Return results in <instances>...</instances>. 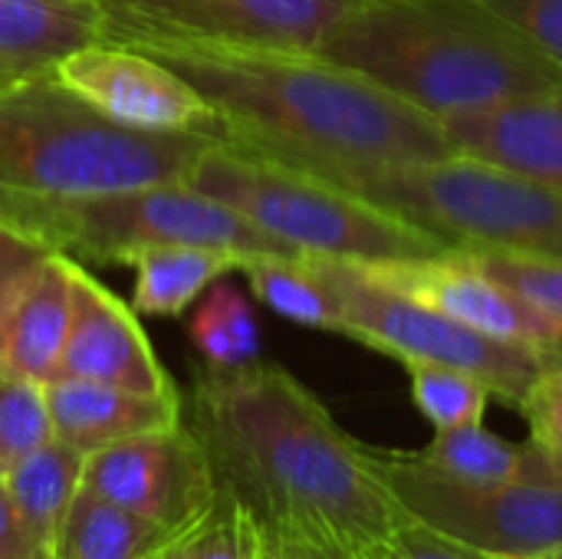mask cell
I'll use <instances>...</instances> for the list:
<instances>
[{"label":"cell","instance_id":"7402d4cb","mask_svg":"<svg viewBox=\"0 0 562 559\" xmlns=\"http://www.w3.org/2000/svg\"><path fill=\"white\" fill-rule=\"evenodd\" d=\"M175 537L181 534H168L165 527L79 488L53 559H155Z\"/></svg>","mask_w":562,"mask_h":559},{"label":"cell","instance_id":"7a4b0ae2","mask_svg":"<svg viewBox=\"0 0 562 559\" xmlns=\"http://www.w3.org/2000/svg\"><path fill=\"white\" fill-rule=\"evenodd\" d=\"M191 82L214 112L217 142L323 178L458 155L441 122L379 82L293 49L135 46Z\"/></svg>","mask_w":562,"mask_h":559},{"label":"cell","instance_id":"4dcf8cb0","mask_svg":"<svg viewBox=\"0 0 562 559\" xmlns=\"http://www.w3.org/2000/svg\"><path fill=\"white\" fill-rule=\"evenodd\" d=\"M356 559H487L481 557L477 550H468L408 517H402V524L382 540L375 544L369 554Z\"/></svg>","mask_w":562,"mask_h":559},{"label":"cell","instance_id":"d4e9b609","mask_svg":"<svg viewBox=\"0 0 562 559\" xmlns=\"http://www.w3.org/2000/svg\"><path fill=\"white\" fill-rule=\"evenodd\" d=\"M408 372H412V399L438 432L484 422V412L494 399V389L484 379L438 362H412Z\"/></svg>","mask_w":562,"mask_h":559},{"label":"cell","instance_id":"8fae6325","mask_svg":"<svg viewBox=\"0 0 562 559\" xmlns=\"http://www.w3.org/2000/svg\"><path fill=\"white\" fill-rule=\"evenodd\" d=\"M82 488L168 534L191 530L217 494L207 455L184 422L89 455Z\"/></svg>","mask_w":562,"mask_h":559},{"label":"cell","instance_id":"603a6c76","mask_svg":"<svg viewBox=\"0 0 562 559\" xmlns=\"http://www.w3.org/2000/svg\"><path fill=\"white\" fill-rule=\"evenodd\" d=\"M194 349L214 369L247 366L260 356V326L244 290L234 283H214L188 320Z\"/></svg>","mask_w":562,"mask_h":559},{"label":"cell","instance_id":"1f68e13d","mask_svg":"<svg viewBox=\"0 0 562 559\" xmlns=\"http://www.w3.org/2000/svg\"><path fill=\"white\" fill-rule=\"evenodd\" d=\"M46 257L49 250L43 244L0 221V306L33 277V270Z\"/></svg>","mask_w":562,"mask_h":559},{"label":"cell","instance_id":"277c9868","mask_svg":"<svg viewBox=\"0 0 562 559\" xmlns=\"http://www.w3.org/2000/svg\"><path fill=\"white\" fill-rule=\"evenodd\" d=\"M204 132H138L102 119L43 76L0 89V188L72 194L188 181L214 145Z\"/></svg>","mask_w":562,"mask_h":559},{"label":"cell","instance_id":"52a82bcc","mask_svg":"<svg viewBox=\"0 0 562 559\" xmlns=\"http://www.w3.org/2000/svg\"><path fill=\"white\" fill-rule=\"evenodd\" d=\"M336 185L428 227L451 247H494L562 260V188L451 155L441 161L372 168Z\"/></svg>","mask_w":562,"mask_h":559},{"label":"cell","instance_id":"ba28073f","mask_svg":"<svg viewBox=\"0 0 562 559\" xmlns=\"http://www.w3.org/2000/svg\"><path fill=\"white\" fill-rule=\"evenodd\" d=\"M300 260L306 273L329 293L339 313V333L405 366L438 362L464 369L484 379L497 399L524 409L540 372L557 362L530 346L484 336L425 303L395 293L369 280L352 260L319 254H303Z\"/></svg>","mask_w":562,"mask_h":559},{"label":"cell","instance_id":"7c38bea8","mask_svg":"<svg viewBox=\"0 0 562 559\" xmlns=\"http://www.w3.org/2000/svg\"><path fill=\"white\" fill-rule=\"evenodd\" d=\"M53 76L115 125L138 132H204L217 138V122L204 96L145 49L95 40L66 53Z\"/></svg>","mask_w":562,"mask_h":559},{"label":"cell","instance_id":"d590c367","mask_svg":"<svg viewBox=\"0 0 562 559\" xmlns=\"http://www.w3.org/2000/svg\"><path fill=\"white\" fill-rule=\"evenodd\" d=\"M524 559H562V547H553V550H547V554H537V557H524Z\"/></svg>","mask_w":562,"mask_h":559},{"label":"cell","instance_id":"d6a6232c","mask_svg":"<svg viewBox=\"0 0 562 559\" xmlns=\"http://www.w3.org/2000/svg\"><path fill=\"white\" fill-rule=\"evenodd\" d=\"M0 559H49L20 524L3 484H0Z\"/></svg>","mask_w":562,"mask_h":559},{"label":"cell","instance_id":"4316f807","mask_svg":"<svg viewBox=\"0 0 562 559\" xmlns=\"http://www.w3.org/2000/svg\"><path fill=\"white\" fill-rule=\"evenodd\" d=\"M53 438L46 385L0 372V474Z\"/></svg>","mask_w":562,"mask_h":559},{"label":"cell","instance_id":"4fadbf2b","mask_svg":"<svg viewBox=\"0 0 562 559\" xmlns=\"http://www.w3.org/2000/svg\"><path fill=\"white\" fill-rule=\"evenodd\" d=\"M356 264V260H352ZM369 280L425 303L484 336L530 346L550 359H562V326L527 306L504 283L474 267L458 247L422 260L356 264Z\"/></svg>","mask_w":562,"mask_h":559},{"label":"cell","instance_id":"74e56055","mask_svg":"<svg viewBox=\"0 0 562 559\" xmlns=\"http://www.w3.org/2000/svg\"><path fill=\"white\" fill-rule=\"evenodd\" d=\"M260 557H263V554H260Z\"/></svg>","mask_w":562,"mask_h":559},{"label":"cell","instance_id":"8992f818","mask_svg":"<svg viewBox=\"0 0 562 559\" xmlns=\"http://www.w3.org/2000/svg\"><path fill=\"white\" fill-rule=\"evenodd\" d=\"M188 188L234 208L293 250L379 264L451 250L428 227L306 168L214 142L191 168Z\"/></svg>","mask_w":562,"mask_h":559},{"label":"cell","instance_id":"8d00e7d4","mask_svg":"<svg viewBox=\"0 0 562 559\" xmlns=\"http://www.w3.org/2000/svg\"><path fill=\"white\" fill-rule=\"evenodd\" d=\"M260 559H267V554H263V557H260Z\"/></svg>","mask_w":562,"mask_h":559},{"label":"cell","instance_id":"2e32d148","mask_svg":"<svg viewBox=\"0 0 562 559\" xmlns=\"http://www.w3.org/2000/svg\"><path fill=\"white\" fill-rule=\"evenodd\" d=\"M53 438L79 455H95L109 445L165 432L184 422V395H145L89 379H53L46 385Z\"/></svg>","mask_w":562,"mask_h":559},{"label":"cell","instance_id":"836d02e7","mask_svg":"<svg viewBox=\"0 0 562 559\" xmlns=\"http://www.w3.org/2000/svg\"><path fill=\"white\" fill-rule=\"evenodd\" d=\"M263 554L267 559H349L319 550V547H310V544H263Z\"/></svg>","mask_w":562,"mask_h":559},{"label":"cell","instance_id":"83f0119b","mask_svg":"<svg viewBox=\"0 0 562 559\" xmlns=\"http://www.w3.org/2000/svg\"><path fill=\"white\" fill-rule=\"evenodd\" d=\"M263 537L247 511L217 488L207 514L181 537V559H260Z\"/></svg>","mask_w":562,"mask_h":559},{"label":"cell","instance_id":"3957f363","mask_svg":"<svg viewBox=\"0 0 562 559\" xmlns=\"http://www.w3.org/2000/svg\"><path fill=\"white\" fill-rule=\"evenodd\" d=\"M319 56L441 119L562 89V72L484 0H359Z\"/></svg>","mask_w":562,"mask_h":559},{"label":"cell","instance_id":"30bf717a","mask_svg":"<svg viewBox=\"0 0 562 559\" xmlns=\"http://www.w3.org/2000/svg\"><path fill=\"white\" fill-rule=\"evenodd\" d=\"M359 0H92L105 43L319 53Z\"/></svg>","mask_w":562,"mask_h":559},{"label":"cell","instance_id":"44dd1931","mask_svg":"<svg viewBox=\"0 0 562 559\" xmlns=\"http://www.w3.org/2000/svg\"><path fill=\"white\" fill-rule=\"evenodd\" d=\"M438 471L471 481H537V484H562V468L537 445L504 441L481 425L438 432L428 448L418 451Z\"/></svg>","mask_w":562,"mask_h":559},{"label":"cell","instance_id":"e0dca14e","mask_svg":"<svg viewBox=\"0 0 562 559\" xmlns=\"http://www.w3.org/2000/svg\"><path fill=\"white\" fill-rule=\"evenodd\" d=\"M72 310V260L49 254L0 306V372L49 385Z\"/></svg>","mask_w":562,"mask_h":559},{"label":"cell","instance_id":"484cf974","mask_svg":"<svg viewBox=\"0 0 562 559\" xmlns=\"http://www.w3.org/2000/svg\"><path fill=\"white\" fill-rule=\"evenodd\" d=\"M458 250L487 277L504 283L510 293H517L527 306H533L537 313L562 326V260L517 254V250H494V247H458Z\"/></svg>","mask_w":562,"mask_h":559},{"label":"cell","instance_id":"ac0fdd59","mask_svg":"<svg viewBox=\"0 0 562 559\" xmlns=\"http://www.w3.org/2000/svg\"><path fill=\"white\" fill-rule=\"evenodd\" d=\"M95 40L92 0H0V89L53 76L66 53Z\"/></svg>","mask_w":562,"mask_h":559},{"label":"cell","instance_id":"ffe728a7","mask_svg":"<svg viewBox=\"0 0 562 559\" xmlns=\"http://www.w3.org/2000/svg\"><path fill=\"white\" fill-rule=\"evenodd\" d=\"M132 306L145 316H181L201 293H207L224 273L240 270V260L194 244H155L135 260Z\"/></svg>","mask_w":562,"mask_h":559},{"label":"cell","instance_id":"5b68a950","mask_svg":"<svg viewBox=\"0 0 562 559\" xmlns=\"http://www.w3.org/2000/svg\"><path fill=\"white\" fill-rule=\"evenodd\" d=\"M0 221L79 264L122 267L155 244H194L237 257H296L234 208L175 181L109 191H7L0 188Z\"/></svg>","mask_w":562,"mask_h":559},{"label":"cell","instance_id":"e575fe53","mask_svg":"<svg viewBox=\"0 0 562 559\" xmlns=\"http://www.w3.org/2000/svg\"><path fill=\"white\" fill-rule=\"evenodd\" d=\"M184 534H188V530H184ZM184 534H181V537H184ZM181 537H175V540H171L155 559H181Z\"/></svg>","mask_w":562,"mask_h":559},{"label":"cell","instance_id":"9a60e30c","mask_svg":"<svg viewBox=\"0 0 562 559\" xmlns=\"http://www.w3.org/2000/svg\"><path fill=\"white\" fill-rule=\"evenodd\" d=\"M458 155H471L562 188V89L487 112L441 119Z\"/></svg>","mask_w":562,"mask_h":559},{"label":"cell","instance_id":"d6986e66","mask_svg":"<svg viewBox=\"0 0 562 559\" xmlns=\"http://www.w3.org/2000/svg\"><path fill=\"white\" fill-rule=\"evenodd\" d=\"M82 471L86 455H79L59 438H49L46 445L33 448L0 474V484L20 524L49 559L56 554L66 514L82 488Z\"/></svg>","mask_w":562,"mask_h":559},{"label":"cell","instance_id":"9c48e42d","mask_svg":"<svg viewBox=\"0 0 562 559\" xmlns=\"http://www.w3.org/2000/svg\"><path fill=\"white\" fill-rule=\"evenodd\" d=\"M372 465L402 517L491 559L562 547V484L471 481L431 468L418 451H379Z\"/></svg>","mask_w":562,"mask_h":559},{"label":"cell","instance_id":"f546056e","mask_svg":"<svg viewBox=\"0 0 562 559\" xmlns=\"http://www.w3.org/2000/svg\"><path fill=\"white\" fill-rule=\"evenodd\" d=\"M520 412L530 422V441L562 468V359L540 372Z\"/></svg>","mask_w":562,"mask_h":559},{"label":"cell","instance_id":"6da1fadb","mask_svg":"<svg viewBox=\"0 0 562 559\" xmlns=\"http://www.w3.org/2000/svg\"><path fill=\"white\" fill-rule=\"evenodd\" d=\"M184 425L263 544H310L356 559L402 524L372 448L346 435L280 366L254 359L198 369Z\"/></svg>","mask_w":562,"mask_h":559},{"label":"cell","instance_id":"5bb4252c","mask_svg":"<svg viewBox=\"0 0 562 559\" xmlns=\"http://www.w3.org/2000/svg\"><path fill=\"white\" fill-rule=\"evenodd\" d=\"M56 379H89L145 395H175L178 385L155 356L135 306L72 260V310Z\"/></svg>","mask_w":562,"mask_h":559},{"label":"cell","instance_id":"f1b7e54d","mask_svg":"<svg viewBox=\"0 0 562 559\" xmlns=\"http://www.w3.org/2000/svg\"><path fill=\"white\" fill-rule=\"evenodd\" d=\"M562 72V0H484Z\"/></svg>","mask_w":562,"mask_h":559},{"label":"cell","instance_id":"cb8c5ba5","mask_svg":"<svg viewBox=\"0 0 562 559\" xmlns=\"http://www.w3.org/2000/svg\"><path fill=\"white\" fill-rule=\"evenodd\" d=\"M303 254L296 257H250L240 264V273H247V283L254 297L273 310L277 316L323 329V333H339V313L329 300V293L306 273Z\"/></svg>","mask_w":562,"mask_h":559}]
</instances>
